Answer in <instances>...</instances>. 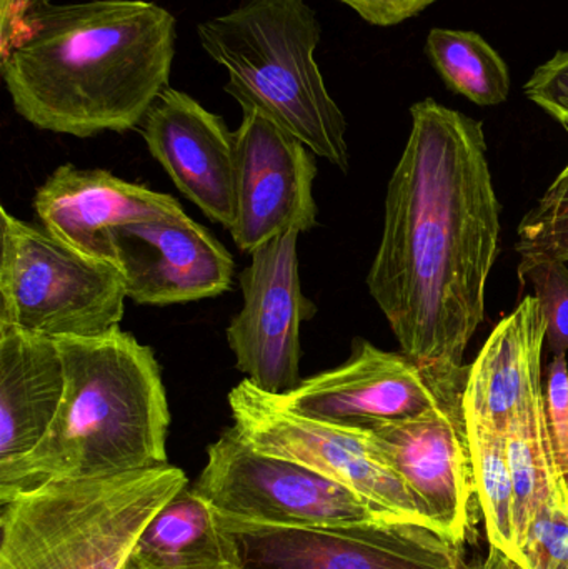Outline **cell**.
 Listing matches in <instances>:
<instances>
[{"label": "cell", "instance_id": "11", "mask_svg": "<svg viewBox=\"0 0 568 569\" xmlns=\"http://www.w3.org/2000/svg\"><path fill=\"white\" fill-rule=\"evenodd\" d=\"M466 383L450 388L423 413L366 428L383 460L416 495L430 527L459 547L469 533L476 493Z\"/></svg>", "mask_w": 568, "mask_h": 569}, {"label": "cell", "instance_id": "2", "mask_svg": "<svg viewBox=\"0 0 568 569\" xmlns=\"http://www.w3.org/2000/svg\"><path fill=\"white\" fill-rule=\"evenodd\" d=\"M176 40V17L149 0L50 3L0 56V73L13 109L37 129L123 133L169 87Z\"/></svg>", "mask_w": 568, "mask_h": 569}, {"label": "cell", "instance_id": "27", "mask_svg": "<svg viewBox=\"0 0 568 569\" xmlns=\"http://www.w3.org/2000/svg\"><path fill=\"white\" fill-rule=\"evenodd\" d=\"M546 407L559 450L568 433V361L567 355H556L547 370Z\"/></svg>", "mask_w": 568, "mask_h": 569}, {"label": "cell", "instance_id": "13", "mask_svg": "<svg viewBox=\"0 0 568 569\" xmlns=\"http://www.w3.org/2000/svg\"><path fill=\"white\" fill-rule=\"evenodd\" d=\"M236 136V217L229 232L252 253L287 232L317 227L316 153L256 109H242Z\"/></svg>", "mask_w": 568, "mask_h": 569}, {"label": "cell", "instance_id": "8", "mask_svg": "<svg viewBox=\"0 0 568 569\" xmlns=\"http://www.w3.org/2000/svg\"><path fill=\"white\" fill-rule=\"evenodd\" d=\"M229 405L233 428L257 450L297 461L346 485L387 520L432 528L416 495L383 460L366 428L339 427L290 413L249 380L230 391Z\"/></svg>", "mask_w": 568, "mask_h": 569}, {"label": "cell", "instance_id": "3", "mask_svg": "<svg viewBox=\"0 0 568 569\" xmlns=\"http://www.w3.org/2000/svg\"><path fill=\"white\" fill-rule=\"evenodd\" d=\"M56 341L66 367L62 403L36 450L0 468V498L46 481L167 465L170 410L152 348L120 328Z\"/></svg>", "mask_w": 568, "mask_h": 569}, {"label": "cell", "instance_id": "4", "mask_svg": "<svg viewBox=\"0 0 568 569\" xmlns=\"http://www.w3.org/2000/svg\"><path fill=\"white\" fill-rule=\"evenodd\" d=\"M207 56L229 73L226 92L347 172V120L313 59L322 26L306 0H246L197 26Z\"/></svg>", "mask_w": 568, "mask_h": 569}, {"label": "cell", "instance_id": "22", "mask_svg": "<svg viewBox=\"0 0 568 569\" xmlns=\"http://www.w3.org/2000/svg\"><path fill=\"white\" fill-rule=\"evenodd\" d=\"M466 417L476 475V495L486 520L489 545L520 563L516 535V493L507 457L506 435L467 413Z\"/></svg>", "mask_w": 568, "mask_h": 569}, {"label": "cell", "instance_id": "25", "mask_svg": "<svg viewBox=\"0 0 568 569\" xmlns=\"http://www.w3.org/2000/svg\"><path fill=\"white\" fill-rule=\"evenodd\" d=\"M527 569H568V505H549L534 518L520 548Z\"/></svg>", "mask_w": 568, "mask_h": 569}, {"label": "cell", "instance_id": "19", "mask_svg": "<svg viewBox=\"0 0 568 569\" xmlns=\"http://www.w3.org/2000/svg\"><path fill=\"white\" fill-rule=\"evenodd\" d=\"M122 569H236L217 511L193 487L170 498L143 527Z\"/></svg>", "mask_w": 568, "mask_h": 569}, {"label": "cell", "instance_id": "23", "mask_svg": "<svg viewBox=\"0 0 568 569\" xmlns=\"http://www.w3.org/2000/svg\"><path fill=\"white\" fill-rule=\"evenodd\" d=\"M516 250L520 257H546L568 263V163L524 217Z\"/></svg>", "mask_w": 568, "mask_h": 569}, {"label": "cell", "instance_id": "14", "mask_svg": "<svg viewBox=\"0 0 568 569\" xmlns=\"http://www.w3.org/2000/svg\"><path fill=\"white\" fill-rule=\"evenodd\" d=\"M112 243L127 298L137 303H187L219 297L232 284V256L187 213L117 227Z\"/></svg>", "mask_w": 568, "mask_h": 569}, {"label": "cell", "instance_id": "1", "mask_svg": "<svg viewBox=\"0 0 568 569\" xmlns=\"http://www.w3.org/2000/svg\"><path fill=\"white\" fill-rule=\"evenodd\" d=\"M410 116L367 287L402 353L427 370L457 373L486 318L502 209L484 123L434 99L413 103Z\"/></svg>", "mask_w": 568, "mask_h": 569}, {"label": "cell", "instance_id": "12", "mask_svg": "<svg viewBox=\"0 0 568 569\" xmlns=\"http://www.w3.org/2000/svg\"><path fill=\"white\" fill-rule=\"evenodd\" d=\"M299 232L253 250L240 273L243 305L227 328L237 368L260 391L280 397L300 383V325L313 313L302 295L297 259Z\"/></svg>", "mask_w": 568, "mask_h": 569}, {"label": "cell", "instance_id": "24", "mask_svg": "<svg viewBox=\"0 0 568 569\" xmlns=\"http://www.w3.org/2000/svg\"><path fill=\"white\" fill-rule=\"evenodd\" d=\"M519 279L534 288L547 318V340L554 355L568 353V267L546 257H520Z\"/></svg>", "mask_w": 568, "mask_h": 569}, {"label": "cell", "instance_id": "10", "mask_svg": "<svg viewBox=\"0 0 568 569\" xmlns=\"http://www.w3.org/2000/svg\"><path fill=\"white\" fill-rule=\"evenodd\" d=\"M467 375L469 367L457 373L427 370L406 353L356 338L346 363L300 381L289 393L270 397L283 410L309 420L369 428L430 410L450 388L466 383Z\"/></svg>", "mask_w": 568, "mask_h": 569}, {"label": "cell", "instance_id": "30", "mask_svg": "<svg viewBox=\"0 0 568 569\" xmlns=\"http://www.w3.org/2000/svg\"><path fill=\"white\" fill-rule=\"evenodd\" d=\"M472 569V568H470ZM474 569H527L524 565H520L519 561L514 560V558L507 557L502 551L497 550V548L490 547L489 555H487L486 560Z\"/></svg>", "mask_w": 568, "mask_h": 569}, {"label": "cell", "instance_id": "20", "mask_svg": "<svg viewBox=\"0 0 568 569\" xmlns=\"http://www.w3.org/2000/svg\"><path fill=\"white\" fill-rule=\"evenodd\" d=\"M506 440L516 493V535L520 557V548L537 513L549 505H568L546 397L510 421Z\"/></svg>", "mask_w": 568, "mask_h": 569}, {"label": "cell", "instance_id": "28", "mask_svg": "<svg viewBox=\"0 0 568 569\" xmlns=\"http://www.w3.org/2000/svg\"><path fill=\"white\" fill-rule=\"evenodd\" d=\"M356 10L366 22L392 27L420 16L437 0H339Z\"/></svg>", "mask_w": 568, "mask_h": 569}, {"label": "cell", "instance_id": "18", "mask_svg": "<svg viewBox=\"0 0 568 569\" xmlns=\"http://www.w3.org/2000/svg\"><path fill=\"white\" fill-rule=\"evenodd\" d=\"M63 391L66 367L57 341L0 325V468L36 450Z\"/></svg>", "mask_w": 568, "mask_h": 569}, {"label": "cell", "instance_id": "21", "mask_svg": "<svg viewBox=\"0 0 568 569\" xmlns=\"http://www.w3.org/2000/svg\"><path fill=\"white\" fill-rule=\"evenodd\" d=\"M426 56L447 89L476 106H500L509 99V67L479 33L432 29L426 40Z\"/></svg>", "mask_w": 568, "mask_h": 569}, {"label": "cell", "instance_id": "29", "mask_svg": "<svg viewBox=\"0 0 568 569\" xmlns=\"http://www.w3.org/2000/svg\"><path fill=\"white\" fill-rule=\"evenodd\" d=\"M50 0H0V56L19 42L27 23Z\"/></svg>", "mask_w": 568, "mask_h": 569}, {"label": "cell", "instance_id": "31", "mask_svg": "<svg viewBox=\"0 0 568 569\" xmlns=\"http://www.w3.org/2000/svg\"><path fill=\"white\" fill-rule=\"evenodd\" d=\"M557 455H559V463L560 470H562L564 481H566L567 493H568V433L566 437V441H564L562 447L557 450Z\"/></svg>", "mask_w": 568, "mask_h": 569}, {"label": "cell", "instance_id": "6", "mask_svg": "<svg viewBox=\"0 0 568 569\" xmlns=\"http://www.w3.org/2000/svg\"><path fill=\"white\" fill-rule=\"evenodd\" d=\"M0 325L50 340L119 330L126 280L116 263L87 256L0 207Z\"/></svg>", "mask_w": 568, "mask_h": 569}, {"label": "cell", "instance_id": "16", "mask_svg": "<svg viewBox=\"0 0 568 569\" xmlns=\"http://www.w3.org/2000/svg\"><path fill=\"white\" fill-rule=\"evenodd\" d=\"M33 209L47 232L67 246L113 262L117 227L183 216L173 197L126 182L107 170L63 163L37 189Z\"/></svg>", "mask_w": 568, "mask_h": 569}, {"label": "cell", "instance_id": "17", "mask_svg": "<svg viewBox=\"0 0 568 569\" xmlns=\"http://www.w3.org/2000/svg\"><path fill=\"white\" fill-rule=\"evenodd\" d=\"M547 318L536 295H527L487 338L469 367L464 407L469 417L506 435L510 421L546 397L542 375Z\"/></svg>", "mask_w": 568, "mask_h": 569}, {"label": "cell", "instance_id": "15", "mask_svg": "<svg viewBox=\"0 0 568 569\" xmlns=\"http://www.w3.org/2000/svg\"><path fill=\"white\" fill-rule=\"evenodd\" d=\"M140 132L177 189L230 230L236 217V136L222 117L167 87L143 117Z\"/></svg>", "mask_w": 568, "mask_h": 569}, {"label": "cell", "instance_id": "9", "mask_svg": "<svg viewBox=\"0 0 568 569\" xmlns=\"http://www.w3.org/2000/svg\"><path fill=\"white\" fill-rule=\"evenodd\" d=\"M236 569H470L459 545L412 521L287 528L217 513Z\"/></svg>", "mask_w": 568, "mask_h": 569}, {"label": "cell", "instance_id": "7", "mask_svg": "<svg viewBox=\"0 0 568 569\" xmlns=\"http://www.w3.org/2000/svg\"><path fill=\"white\" fill-rule=\"evenodd\" d=\"M193 490L222 517L270 527H342L387 520L346 485L297 461L257 450L233 427L207 448V463Z\"/></svg>", "mask_w": 568, "mask_h": 569}, {"label": "cell", "instance_id": "5", "mask_svg": "<svg viewBox=\"0 0 568 569\" xmlns=\"http://www.w3.org/2000/svg\"><path fill=\"white\" fill-rule=\"evenodd\" d=\"M186 487L187 475L167 463L0 498V569H122L150 518Z\"/></svg>", "mask_w": 568, "mask_h": 569}, {"label": "cell", "instance_id": "26", "mask_svg": "<svg viewBox=\"0 0 568 569\" xmlns=\"http://www.w3.org/2000/svg\"><path fill=\"white\" fill-rule=\"evenodd\" d=\"M524 93L568 132V50H559L542 63L524 86Z\"/></svg>", "mask_w": 568, "mask_h": 569}]
</instances>
